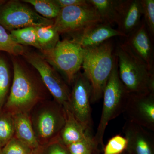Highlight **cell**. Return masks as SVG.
<instances>
[{
	"mask_svg": "<svg viewBox=\"0 0 154 154\" xmlns=\"http://www.w3.org/2000/svg\"><path fill=\"white\" fill-rule=\"evenodd\" d=\"M11 57L13 79L3 109L13 114L29 113L39 102L50 99V94L37 72L36 73L18 57Z\"/></svg>",
	"mask_w": 154,
	"mask_h": 154,
	"instance_id": "cell-1",
	"label": "cell"
},
{
	"mask_svg": "<svg viewBox=\"0 0 154 154\" xmlns=\"http://www.w3.org/2000/svg\"><path fill=\"white\" fill-rule=\"evenodd\" d=\"M114 54L117 60L119 79L129 94L154 92V73L143 61L123 43L117 45Z\"/></svg>",
	"mask_w": 154,
	"mask_h": 154,
	"instance_id": "cell-2",
	"label": "cell"
},
{
	"mask_svg": "<svg viewBox=\"0 0 154 154\" xmlns=\"http://www.w3.org/2000/svg\"><path fill=\"white\" fill-rule=\"evenodd\" d=\"M84 49L82 68L92 87L91 102H95L102 98L113 69L115 60L114 47L110 39L96 47Z\"/></svg>",
	"mask_w": 154,
	"mask_h": 154,
	"instance_id": "cell-3",
	"label": "cell"
},
{
	"mask_svg": "<svg viewBox=\"0 0 154 154\" xmlns=\"http://www.w3.org/2000/svg\"><path fill=\"white\" fill-rule=\"evenodd\" d=\"M29 116L39 145L58 138L66 121L63 106L54 100H44L33 107Z\"/></svg>",
	"mask_w": 154,
	"mask_h": 154,
	"instance_id": "cell-4",
	"label": "cell"
},
{
	"mask_svg": "<svg viewBox=\"0 0 154 154\" xmlns=\"http://www.w3.org/2000/svg\"><path fill=\"white\" fill-rule=\"evenodd\" d=\"M129 95L119 76L117 60L115 56L113 69L103 91L102 113L94 137L97 146L101 145L104 148L103 138L106 127L110 120L123 113Z\"/></svg>",
	"mask_w": 154,
	"mask_h": 154,
	"instance_id": "cell-5",
	"label": "cell"
},
{
	"mask_svg": "<svg viewBox=\"0 0 154 154\" xmlns=\"http://www.w3.org/2000/svg\"><path fill=\"white\" fill-rule=\"evenodd\" d=\"M40 52L67 84L72 85L82 65L84 49L79 45L65 38L60 40L53 49Z\"/></svg>",
	"mask_w": 154,
	"mask_h": 154,
	"instance_id": "cell-6",
	"label": "cell"
},
{
	"mask_svg": "<svg viewBox=\"0 0 154 154\" xmlns=\"http://www.w3.org/2000/svg\"><path fill=\"white\" fill-rule=\"evenodd\" d=\"M54 22V20L42 17L22 1H6L0 5V25L10 32L27 27L52 25Z\"/></svg>",
	"mask_w": 154,
	"mask_h": 154,
	"instance_id": "cell-7",
	"label": "cell"
},
{
	"mask_svg": "<svg viewBox=\"0 0 154 154\" xmlns=\"http://www.w3.org/2000/svg\"><path fill=\"white\" fill-rule=\"evenodd\" d=\"M22 56L37 72L53 100L63 106L69 103L71 91L68 85L41 54L26 50Z\"/></svg>",
	"mask_w": 154,
	"mask_h": 154,
	"instance_id": "cell-8",
	"label": "cell"
},
{
	"mask_svg": "<svg viewBox=\"0 0 154 154\" xmlns=\"http://www.w3.org/2000/svg\"><path fill=\"white\" fill-rule=\"evenodd\" d=\"M102 22L96 10L88 2L83 5L69 6L61 9L54 19L53 26L59 34L71 35Z\"/></svg>",
	"mask_w": 154,
	"mask_h": 154,
	"instance_id": "cell-9",
	"label": "cell"
},
{
	"mask_svg": "<svg viewBox=\"0 0 154 154\" xmlns=\"http://www.w3.org/2000/svg\"><path fill=\"white\" fill-rule=\"evenodd\" d=\"M69 105L77 120L86 130H91L92 87L88 77L81 71L73 83Z\"/></svg>",
	"mask_w": 154,
	"mask_h": 154,
	"instance_id": "cell-10",
	"label": "cell"
},
{
	"mask_svg": "<svg viewBox=\"0 0 154 154\" xmlns=\"http://www.w3.org/2000/svg\"><path fill=\"white\" fill-rule=\"evenodd\" d=\"M127 121L154 131V92L129 94L123 113Z\"/></svg>",
	"mask_w": 154,
	"mask_h": 154,
	"instance_id": "cell-11",
	"label": "cell"
},
{
	"mask_svg": "<svg viewBox=\"0 0 154 154\" xmlns=\"http://www.w3.org/2000/svg\"><path fill=\"white\" fill-rule=\"evenodd\" d=\"M123 42L133 53L143 61L154 72V49L151 36L143 20L140 25L127 37Z\"/></svg>",
	"mask_w": 154,
	"mask_h": 154,
	"instance_id": "cell-12",
	"label": "cell"
},
{
	"mask_svg": "<svg viewBox=\"0 0 154 154\" xmlns=\"http://www.w3.org/2000/svg\"><path fill=\"white\" fill-rule=\"evenodd\" d=\"M70 35L71 39L83 49L96 47L115 36L125 37L110 24L103 22L94 24L82 31Z\"/></svg>",
	"mask_w": 154,
	"mask_h": 154,
	"instance_id": "cell-13",
	"label": "cell"
},
{
	"mask_svg": "<svg viewBox=\"0 0 154 154\" xmlns=\"http://www.w3.org/2000/svg\"><path fill=\"white\" fill-rule=\"evenodd\" d=\"M129 154H154V136L144 128L126 121L123 128Z\"/></svg>",
	"mask_w": 154,
	"mask_h": 154,
	"instance_id": "cell-14",
	"label": "cell"
},
{
	"mask_svg": "<svg viewBox=\"0 0 154 154\" xmlns=\"http://www.w3.org/2000/svg\"><path fill=\"white\" fill-rule=\"evenodd\" d=\"M142 16L140 0H119L117 30L127 37L140 25Z\"/></svg>",
	"mask_w": 154,
	"mask_h": 154,
	"instance_id": "cell-15",
	"label": "cell"
},
{
	"mask_svg": "<svg viewBox=\"0 0 154 154\" xmlns=\"http://www.w3.org/2000/svg\"><path fill=\"white\" fill-rule=\"evenodd\" d=\"M66 121L60 133L59 138L66 146L76 142L83 138L89 131L77 120L72 113L68 103L64 105Z\"/></svg>",
	"mask_w": 154,
	"mask_h": 154,
	"instance_id": "cell-16",
	"label": "cell"
},
{
	"mask_svg": "<svg viewBox=\"0 0 154 154\" xmlns=\"http://www.w3.org/2000/svg\"><path fill=\"white\" fill-rule=\"evenodd\" d=\"M14 137L34 150L39 146L36 140L29 113H19L13 114Z\"/></svg>",
	"mask_w": 154,
	"mask_h": 154,
	"instance_id": "cell-17",
	"label": "cell"
},
{
	"mask_svg": "<svg viewBox=\"0 0 154 154\" xmlns=\"http://www.w3.org/2000/svg\"><path fill=\"white\" fill-rule=\"evenodd\" d=\"M99 14L102 22L112 26L118 17L119 0H87Z\"/></svg>",
	"mask_w": 154,
	"mask_h": 154,
	"instance_id": "cell-18",
	"label": "cell"
},
{
	"mask_svg": "<svg viewBox=\"0 0 154 154\" xmlns=\"http://www.w3.org/2000/svg\"><path fill=\"white\" fill-rule=\"evenodd\" d=\"M40 51L53 49L60 41V34L53 25L35 27Z\"/></svg>",
	"mask_w": 154,
	"mask_h": 154,
	"instance_id": "cell-19",
	"label": "cell"
},
{
	"mask_svg": "<svg viewBox=\"0 0 154 154\" xmlns=\"http://www.w3.org/2000/svg\"><path fill=\"white\" fill-rule=\"evenodd\" d=\"M10 67L6 58L0 54V111L5 104L12 84Z\"/></svg>",
	"mask_w": 154,
	"mask_h": 154,
	"instance_id": "cell-20",
	"label": "cell"
},
{
	"mask_svg": "<svg viewBox=\"0 0 154 154\" xmlns=\"http://www.w3.org/2000/svg\"><path fill=\"white\" fill-rule=\"evenodd\" d=\"M22 1L33 6L37 14L47 19L54 20L57 17L61 9L55 0H24Z\"/></svg>",
	"mask_w": 154,
	"mask_h": 154,
	"instance_id": "cell-21",
	"label": "cell"
},
{
	"mask_svg": "<svg viewBox=\"0 0 154 154\" xmlns=\"http://www.w3.org/2000/svg\"><path fill=\"white\" fill-rule=\"evenodd\" d=\"M14 134L13 114L3 109L0 111V147L2 148L14 137Z\"/></svg>",
	"mask_w": 154,
	"mask_h": 154,
	"instance_id": "cell-22",
	"label": "cell"
},
{
	"mask_svg": "<svg viewBox=\"0 0 154 154\" xmlns=\"http://www.w3.org/2000/svg\"><path fill=\"white\" fill-rule=\"evenodd\" d=\"M10 36L14 42L20 45L33 46L38 50V45L36 37L35 27H27L12 30L10 32Z\"/></svg>",
	"mask_w": 154,
	"mask_h": 154,
	"instance_id": "cell-23",
	"label": "cell"
},
{
	"mask_svg": "<svg viewBox=\"0 0 154 154\" xmlns=\"http://www.w3.org/2000/svg\"><path fill=\"white\" fill-rule=\"evenodd\" d=\"M25 48L13 41L10 33L0 25V51L8 53L11 56H22L25 53Z\"/></svg>",
	"mask_w": 154,
	"mask_h": 154,
	"instance_id": "cell-24",
	"label": "cell"
},
{
	"mask_svg": "<svg viewBox=\"0 0 154 154\" xmlns=\"http://www.w3.org/2000/svg\"><path fill=\"white\" fill-rule=\"evenodd\" d=\"M66 146L70 154H93L98 148L91 131L81 140Z\"/></svg>",
	"mask_w": 154,
	"mask_h": 154,
	"instance_id": "cell-25",
	"label": "cell"
},
{
	"mask_svg": "<svg viewBox=\"0 0 154 154\" xmlns=\"http://www.w3.org/2000/svg\"><path fill=\"white\" fill-rule=\"evenodd\" d=\"M127 145L126 138L120 134L116 135L104 146L103 154H121L126 150Z\"/></svg>",
	"mask_w": 154,
	"mask_h": 154,
	"instance_id": "cell-26",
	"label": "cell"
},
{
	"mask_svg": "<svg viewBox=\"0 0 154 154\" xmlns=\"http://www.w3.org/2000/svg\"><path fill=\"white\" fill-rule=\"evenodd\" d=\"M33 154H70L66 147L59 138L49 143L39 145L33 150Z\"/></svg>",
	"mask_w": 154,
	"mask_h": 154,
	"instance_id": "cell-27",
	"label": "cell"
},
{
	"mask_svg": "<svg viewBox=\"0 0 154 154\" xmlns=\"http://www.w3.org/2000/svg\"><path fill=\"white\" fill-rule=\"evenodd\" d=\"M144 22L152 38L154 36V1L140 0Z\"/></svg>",
	"mask_w": 154,
	"mask_h": 154,
	"instance_id": "cell-28",
	"label": "cell"
},
{
	"mask_svg": "<svg viewBox=\"0 0 154 154\" xmlns=\"http://www.w3.org/2000/svg\"><path fill=\"white\" fill-rule=\"evenodd\" d=\"M3 154H33V150L14 137L2 148Z\"/></svg>",
	"mask_w": 154,
	"mask_h": 154,
	"instance_id": "cell-29",
	"label": "cell"
},
{
	"mask_svg": "<svg viewBox=\"0 0 154 154\" xmlns=\"http://www.w3.org/2000/svg\"><path fill=\"white\" fill-rule=\"evenodd\" d=\"M60 9L69 6L83 5L88 4L87 0H55Z\"/></svg>",
	"mask_w": 154,
	"mask_h": 154,
	"instance_id": "cell-30",
	"label": "cell"
},
{
	"mask_svg": "<svg viewBox=\"0 0 154 154\" xmlns=\"http://www.w3.org/2000/svg\"><path fill=\"white\" fill-rule=\"evenodd\" d=\"M6 2V1H5V0H0V5H2L5 2Z\"/></svg>",
	"mask_w": 154,
	"mask_h": 154,
	"instance_id": "cell-31",
	"label": "cell"
},
{
	"mask_svg": "<svg viewBox=\"0 0 154 154\" xmlns=\"http://www.w3.org/2000/svg\"><path fill=\"white\" fill-rule=\"evenodd\" d=\"M2 148L0 147V154H3L2 150Z\"/></svg>",
	"mask_w": 154,
	"mask_h": 154,
	"instance_id": "cell-32",
	"label": "cell"
},
{
	"mask_svg": "<svg viewBox=\"0 0 154 154\" xmlns=\"http://www.w3.org/2000/svg\"><path fill=\"white\" fill-rule=\"evenodd\" d=\"M121 154H129L126 151H125L124 152H123Z\"/></svg>",
	"mask_w": 154,
	"mask_h": 154,
	"instance_id": "cell-33",
	"label": "cell"
}]
</instances>
